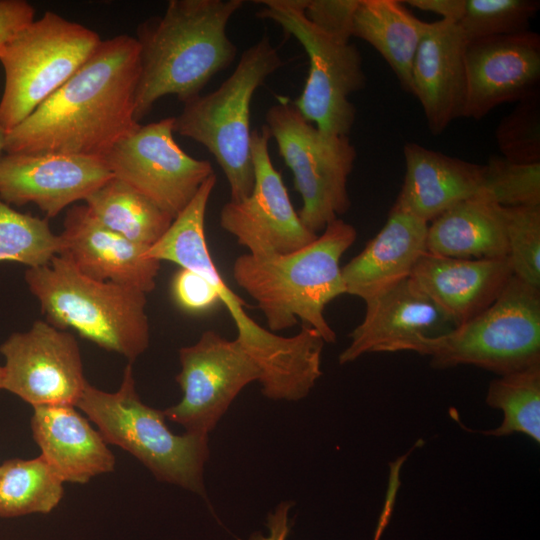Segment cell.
I'll use <instances>...</instances> for the list:
<instances>
[{
    "mask_svg": "<svg viewBox=\"0 0 540 540\" xmlns=\"http://www.w3.org/2000/svg\"><path fill=\"white\" fill-rule=\"evenodd\" d=\"M140 73L136 38L102 40L85 64L25 120L6 133L4 153L101 158L135 130Z\"/></svg>",
    "mask_w": 540,
    "mask_h": 540,
    "instance_id": "cell-1",
    "label": "cell"
},
{
    "mask_svg": "<svg viewBox=\"0 0 540 540\" xmlns=\"http://www.w3.org/2000/svg\"><path fill=\"white\" fill-rule=\"evenodd\" d=\"M242 0H171L163 16L138 29L140 73L134 116L138 123L164 96L183 103L200 95L228 67L237 49L226 33Z\"/></svg>",
    "mask_w": 540,
    "mask_h": 540,
    "instance_id": "cell-2",
    "label": "cell"
},
{
    "mask_svg": "<svg viewBox=\"0 0 540 540\" xmlns=\"http://www.w3.org/2000/svg\"><path fill=\"white\" fill-rule=\"evenodd\" d=\"M356 237V229L337 218L311 243L291 253L239 256L233 264V279L256 301L271 332L289 329L301 320L325 343H334L336 333L324 310L346 294L340 260Z\"/></svg>",
    "mask_w": 540,
    "mask_h": 540,
    "instance_id": "cell-3",
    "label": "cell"
},
{
    "mask_svg": "<svg viewBox=\"0 0 540 540\" xmlns=\"http://www.w3.org/2000/svg\"><path fill=\"white\" fill-rule=\"evenodd\" d=\"M157 256L203 276L214 286L236 326V340L261 370L259 383L266 398L299 401L308 396L322 375L324 339L306 325L285 337L252 319L244 309L246 303L228 287L211 257L203 220L189 217L176 222L160 240Z\"/></svg>",
    "mask_w": 540,
    "mask_h": 540,
    "instance_id": "cell-4",
    "label": "cell"
},
{
    "mask_svg": "<svg viewBox=\"0 0 540 540\" xmlns=\"http://www.w3.org/2000/svg\"><path fill=\"white\" fill-rule=\"evenodd\" d=\"M25 280L48 323L71 328L101 348L134 361L149 346L146 293L80 272L66 257L29 268Z\"/></svg>",
    "mask_w": 540,
    "mask_h": 540,
    "instance_id": "cell-5",
    "label": "cell"
},
{
    "mask_svg": "<svg viewBox=\"0 0 540 540\" xmlns=\"http://www.w3.org/2000/svg\"><path fill=\"white\" fill-rule=\"evenodd\" d=\"M283 61L267 36L246 49L231 75L206 95L183 103L174 117V132L204 146L216 159L230 188V200L251 193L250 104L256 90Z\"/></svg>",
    "mask_w": 540,
    "mask_h": 540,
    "instance_id": "cell-6",
    "label": "cell"
},
{
    "mask_svg": "<svg viewBox=\"0 0 540 540\" xmlns=\"http://www.w3.org/2000/svg\"><path fill=\"white\" fill-rule=\"evenodd\" d=\"M76 407L95 423L107 444L131 453L157 480L205 496L208 436L174 434L163 411L139 398L131 364L126 366L116 392H105L87 383Z\"/></svg>",
    "mask_w": 540,
    "mask_h": 540,
    "instance_id": "cell-7",
    "label": "cell"
},
{
    "mask_svg": "<svg viewBox=\"0 0 540 540\" xmlns=\"http://www.w3.org/2000/svg\"><path fill=\"white\" fill-rule=\"evenodd\" d=\"M405 351L429 356L438 369L472 365L499 376L540 363V289L512 276L497 299L469 321L419 336Z\"/></svg>",
    "mask_w": 540,
    "mask_h": 540,
    "instance_id": "cell-8",
    "label": "cell"
},
{
    "mask_svg": "<svg viewBox=\"0 0 540 540\" xmlns=\"http://www.w3.org/2000/svg\"><path fill=\"white\" fill-rule=\"evenodd\" d=\"M92 29L47 11L0 52V128L8 133L66 83L101 43Z\"/></svg>",
    "mask_w": 540,
    "mask_h": 540,
    "instance_id": "cell-9",
    "label": "cell"
},
{
    "mask_svg": "<svg viewBox=\"0 0 540 540\" xmlns=\"http://www.w3.org/2000/svg\"><path fill=\"white\" fill-rule=\"evenodd\" d=\"M265 120L302 198L301 221L322 232L351 206L347 182L357 157L354 145L348 136L318 129L289 100L272 105Z\"/></svg>",
    "mask_w": 540,
    "mask_h": 540,
    "instance_id": "cell-10",
    "label": "cell"
},
{
    "mask_svg": "<svg viewBox=\"0 0 540 540\" xmlns=\"http://www.w3.org/2000/svg\"><path fill=\"white\" fill-rule=\"evenodd\" d=\"M257 12L294 37L309 59L299 97L292 102L301 115L323 132L348 136L356 118L349 97L366 86L360 51L350 41L335 38L305 15V0H263Z\"/></svg>",
    "mask_w": 540,
    "mask_h": 540,
    "instance_id": "cell-11",
    "label": "cell"
},
{
    "mask_svg": "<svg viewBox=\"0 0 540 540\" xmlns=\"http://www.w3.org/2000/svg\"><path fill=\"white\" fill-rule=\"evenodd\" d=\"M174 117L139 125L103 157L113 176L143 194L173 219L214 174L207 160L187 154L174 139Z\"/></svg>",
    "mask_w": 540,
    "mask_h": 540,
    "instance_id": "cell-12",
    "label": "cell"
},
{
    "mask_svg": "<svg viewBox=\"0 0 540 540\" xmlns=\"http://www.w3.org/2000/svg\"><path fill=\"white\" fill-rule=\"evenodd\" d=\"M179 361L176 381L183 396L163 413L190 434L208 436L243 388L261 378L259 366L242 345L213 330L180 348Z\"/></svg>",
    "mask_w": 540,
    "mask_h": 540,
    "instance_id": "cell-13",
    "label": "cell"
},
{
    "mask_svg": "<svg viewBox=\"0 0 540 540\" xmlns=\"http://www.w3.org/2000/svg\"><path fill=\"white\" fill-rule=\"evenodd\" d=\"M270 138L265 125L252 131L253 189L246 198L227 202L219 216L222 229L254 256L291 253L317 237L301 221L272 163Z\"/></svg>",
    "mask_w": 540,
    "mask_h": 540,
    "instance_id": "cell-14",
    "label": "cell"
},
{
    "mask_svg": "<svg viewBox=\"0 0 540 540\" xmlns=\"http://www.w3.org/2000/svg\"><path fill=\"white\" fill-rule=\"evenodd\" d=\"M5 357L3 389L36 406H75L88 383L74 336L36 321L0 346Z\"/></svg>",
    "mask_w": 540,
    "mask_h": 540,
    "instance_id": "cell-15",
    "label": "cell"
},
{
    "mask_svg": "<svg viewBox=\"0 0 540 540\" xmlns=\"http://www.w3.org/2000/svg\"><path fill=\"white\" fill-rule=\"evenodd\" d=\"M113 174L101 158L57 153L0 155V199L37 205L47 217L85 200Z\"/></svg>",
    "mask_w": 540,
    "mask_h": 540,
    "instance_id": "cell-16",
    "label": "cell"
},
{
    "mask_svg": "<svg viewBox=\"0 0 540 540\" xmlns=\"http://www.w3.org/2000/svg\"><path fill=\"white\" fill-rule=\"evenodd\" d=\"M465 118L480 120L501 104L539 90L540 36L531 30L467 43Z\"/></svg>",
    "mask_w": 540,
    "mask_h": 540,
    "instance_id": "cell-17",
    "label": "cell"
},
{
    "mask_svg": "<svg viewBox=\"0 0 540 540\" xmlns=\"http://www.w3.org/2000/svg\"><path fill=\"white\" fill-rule=\"evenodd\" d=\"M364 302V317L349 334L340 364L367 353L405 351L419 336H436L455 327L411 277Z\"/></svg>",
    "mask_w": 540,
    "mask_h": 540,
    "instance_id": "cell-18",
    "label": "cell"
},
{
    "mask_svg": "<svg viewBox=\"0 0 540 540\" xmlns=\"http://www.w3.org/2000/svg\"><path fill=\"white\" fill-rule=\"evenodd\" d=\"M58 255L69 259L86 276L137 288L154 290L160 261L149 258V247L134 243L103 226L86 205H74L66 213L59 235Z\"/></svg>",
    "mask_w": 540,
    "mask_h": 540,
    "instance_id": "cell-19",
    "label": "cell"
},
{
    "mask_svg": "<svg viewBox=\"0 0 540 540\" xmlns=\"http://www.w3.org/2000/svg\"><path fill=\"white\" fill-rule=\"evenodd\" d=\"M466 46L458 24L445 20L427 23L412 66L411 94L420 102L434 135L463 116Z\"/></svg>",
    "mask_w": 540,
    "mask_h": 540,
    "instance_id": "cell-20",
    "label": "cell"
},
{
    "mask_svg": "<svg viewBox=\"0 0 540 540\" xmlns=\"http://www.w3.org/2000/svg\"><path fill=\"white\" fill-rule=\"evenodd\" d=\"M512 276L507 257L459 259L427 252L410 277L456 327L488 308Z\"/></svg>",
    "mask_w": 540,
    "mask_h": 540,
    "instance_id": "cell-21",
    "label": "cell"
},
{
    "mask_svg": "<svg viewBox=\"0 0 540 540\" xmlns=\"http://www.w3.org/2000/svg\"><path fill=\"white\" fill-rule=\"evenodd\" d=\"M403 153L404 181L391 210L428 223L479 193L484 164L452 157L414 142H407Z\"/></svg>",
    "mask_w": 540,
    "mask_h": 540,
    "instance_id": "cell-22",
    "label": "cell"
},
{
    "mask_svg": "<svg viewBox=\"0 0 540 540\" xmlns=\"http://www.w3.org/2000/svg\"><path fill=\"white\" fill-rule=\"evenodd\" d=\"M428 223L390 210L365 248L341 268L346 294L366 301L409 278L427 253Z\"/></svg>",
    "mask_w": 540,
    "mask_h": 540,
    "instance_id": "cell-23",
    "label": "cell"
},
{
    "mask_svg": "<svg viewBox=\"0 0 540 540\" xmlns=\"http://www.w3.org/2000/svg\"><path fill=\"white\" fill-rule=\"evenodd\" d=\"M31 429L41 456L63 482L83 484L114 470L107 443L75 406L33 407Z\"/></svg>",
    "mask_w": 540,
    "mask_h": 540,
    "instance_id": "cell-24",
    "label": "cell"
},
{
    "mask_svg": "<svg viewBox=\"0 0 540 540\" xmlns=\"http://www.w3.org/2000/svg\"><path fill=\"white\" fill-rule=\"evenodd\" d=\"M427 252L459 259L507 257L504 207L477 194L451 207L428 226Z\"/></svg>",
    "mask_w": 540,
    "mask_h": 540,
    "instance_id": "cell-25",
    "label": "cell"
},
{
    "mask_svg": "<svg viewBox=\"0 0 540 540\" xmlns=\"http://www.w3.org/2000/svg\"><path fill=\"white\" fill-rule=\"evenodd\" d=\"M427 23L398 0H359L352 36L370 44L411 94L412 66Z\"/></svg>",
    "mask_w": 540,
    "mask_h": 540,
    "instance_id": "cell-26",
    "label": "cell"
},
{
    "mask_svg": "<svg viewBox=\"0 0 540 540\" xmlns=\"http://www.w3.org/2000/svg\"><path fill=\"white\" fill-rule=\"evenodd\" d=\"M85 202L103 226L147 247L155 244L174 220L150 199L115 177L91 193Z\"/></svg>",
    "mask_w": 540,
    "mask_h": 540,
    "instance_id": "cell-27",
    "label": "cell"
},
{
    "mask_svg": "<svg viewBox=\"0 0 540 540\" xmlns=\"http://www.w3.org/2000/svg\"><path fill=\"white\" fill-rule=\"evenodd\" d=\"M63 481L45 459H10L0 465V517L49 513L61 501Z\"/></svg>",
    "mask_w": 540,
    "mask_h": 540,
    "instance_id": "cell-28",
    "label": "cell"
},
{
    "mask_svg": "<svg viewBox=\"0 0 540 540\" xmlns=\"http://www.w3.org/2000/svg\"><path fill=\"white\" fill-rule=\"evenodd\" d=\"M486 403L503 414L501 424L484 432L496 437L522 433L540 442V363L501 375L488 386Z\"/></svg>",
    "mask_w": 540,
    "mask_h": 540,
    "instance_id": "cell-29",
    "label": "cell"
},
{
    "mask_svg": "<svg viewBox=\"0 0 540 540\" xmlns=\"http://www.w3.org/2000/svg\"><path fill=\"white\" fill-rule=\"evenodd\" d=\"M61 251V240L47 219L20 213L0 199V262L29 268L47 265Z\"/></svg>",
    "mask_w": 540,
    "mask_h": 540,
    "instance_id": "cell-30",
    "label": "cell"
},
{
    "mask_svg": "<svg viewBox=\"0 0 540 540\" xmlns=\"http://www.w3.org/2000/svg\"><path fill=\"white\" fill-rule=\"evenodd\" d=\"M540 8L537 0H466L457 23L467 43L529 31Z\"/></svg>",
    "mask_w": 540,
    "mask_h": 540,
    "instance_id": "cell-31",
    "label": "cell"
},
{
    "mask_svg": "<svg viewBox=\"0 0 540 540\" xmlns=\"http://www.w3.org/2000/svg\"><path fill=\"white\" fill-rule=\"evenodd\" d=\"M478 194L502 207L540 205V162L521 164L490 156Z\"/></svg>",
    "mask_w": 540,
    "mask_h": 540,
    "instance_id": "cell-32",
    "label": "cell"
},
{
    "mask_svg": "<svg viewBox=\"0 0 540 540\" xmlns=\"http://www.w3.org/2000/svg\"><path fill=\"white\" fill-rule=\"evenodd\" d=\"M513 276L540 289V205L504 207Z\"/></svg>",
    "mask_w": 540,
    "mask_h": 540,
    "instance_id": "cell-33",
    "label": "cell"
},
{
    "mask_svg": "<svg viewBox=\"0 0 540 540\" xmlns=\"http://www.w3.org/2000/svg\"><path fill=\"white\" fill-rule=\"evenodd\" d=\"M501 156L521 164L540 162L539 90L517 102L495 130Z\"/></svg>",
    "mask_w": 540,
    "mask_h": 540,
    "instance_id": "cell-34",
    "label": "cell"
},
{
    "mask_svg": "<svg viewBox=\"0 0 540 540\" xmlns=\"http://www.w3.org/2000/svg\"><path fill=\"white\" fill-rule=\"evenodd\" d=\"M359 0H305L306 17L323 32L350 41Z\"/></svg>",
    "mask_w": 540,
    "mask_h": 540,
    "instance_id": "cell-35",
    "label": "cell"
},
{
    "mask_svg": "<svg viewBox=\"0 0 540 540\" xmlns=\"http://www.w3.org/2000/svg\"><path fill=\"white\" fill-rule=\"evenodd\" d=\"M171 288L175 302L189 313H205L220 302L214 286L203 276L188 269L177 271Z\"/></svg>",
    "mask_w": 540,
    "mask_h": 540,
    "instance_id": "cell-36",
    "label": "cell"
},
{
    "mask_svg": "<svg viewBox=\"0 0 540 540\" xmlns=\"http://www.w3.org/2000/svg\"><path fill=\"white\" fill-rule=\"evenodd\" d=\"M35 16L31 4L24 0H0V52Z\"/></svg>",
    "mask_w": 540,
    "mask_h": 540,
    "instance_id": "cell-37",
    "label": "cell"
},
{
    "mask_svg": "<svg viewBox=\"0 0 540 540\" xmlns=\"http://www.w3.org/2000/svg\"><path fill=\"white\" fill-rule=\"evenodd\" d=\"M292 506L293 502L291 501L280 502L274 511L267 516L268 535L254 532L249 540H286L290 531L288 514ZM382 533L383 529L377 527L374 540H380Z\"/></svg>",
    "mask_w": 540,
    "mask_h": 540,
    "instance_id": "cell-38",
    "label": "cell"
},
{
    "mask_svg": "<svg viewBox=\"0 0 540 540\" xmlns=\"http://www.w3.org/2000/svg\"><path fill=\"white\" fill-rule=\"evenodd\" d=\"M419 10L433 13L445 20L458 23L462 18L466 0H406L402 1Z\"/></svg>",
    "mask_w": 540,
    "mask_h": 540,
    "instance_id": "cell-39",
    "label": "cell"
},
{
    "mask_svg": "<svg viewBox=\"0 0 540 540\" xmlns=\"http://www.w3.org/2000/svg\"><path fill=\"white\" fill-rule=\"evenodd\" d=\"M5 136L6 133L0 128V155L4 153Z\"/></svg>",
    "mask_w": 540,
    "mask_h": 540,
    "instance_id": "cell-40",
    "label": "cell"
},
{
    "mask_svg": "<svg viewBox=\"0 0 540 540\" xmlns=\"http://www.w3.org/2000/svg\"><path fill=\"white\" fill-rule=\"evenodd\" d=\"M3 383H4V368L3 366H0V389H3Z\"/></svg>",
    "mask_w": 540,
    "mask_h": 540,
    "instance_id": "cell-41",
    "label": "cell"
}]
</instances>
